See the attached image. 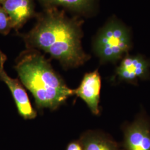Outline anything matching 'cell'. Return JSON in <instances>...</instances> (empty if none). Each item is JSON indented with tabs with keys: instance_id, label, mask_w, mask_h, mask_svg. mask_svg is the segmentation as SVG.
I'll use <instances>...</instances> for the list:
<instances>
[{
	"instance_id": "cell-1",
	"label": "cell",
	"mask_w": 150,
	"mask_h": 150,
	"mask_svg": "<svg viewBox=\"0 0 150 150\" xmlns=\"http://www.w3.org/2000/svg\"><path fill=\"white\" fill-rule=\"evenodd\" d=\"M82 23L51 8L39 17L23 39L28 49L42 50L57 59L64 69L77 67L90 59L81 45Z\"/></svg>"
},
{
	"instance_id": "cell-2",
	"label": "cell",
	"mask_w": 150,
	"mask_h": 150,
	"mask_svg": "<svg viewBox=\"0 0 150 150\" xmlns=\"http://www.w3.org/2000/svg\"><path fill=\"white\" fill-rule=\"evenodd\" d=\"M15 69L38 109L54 111L74 95V90L67 86L48 60L36 50L28 49L20 54Z\"/></svg>"
},
{
	"instance_id": "cell-3",
	"label": "cell",
	"mask_w": 150,
	"mask_h": 150,
	"mask_svg": "<svg viewBox=\"0 0 150 150\" xmlns=\"http://www.w3.org/2000/svg\"><path fill=\"white\" fill-rule=\"evenodd\" d=\"M132 48L130 31L115 17L98 31L93 42V50L101 64L117 63Z\"/></svg>"
},
{
	"instance_id": "cell-4",
	"label": "cell",
	"mask_w": 150,
	"mask_h": 150,
	"mask_svg": "<svg viewBox=\"0 0 150 150\" xmlns=\"http://www.w3.org/2000/svg\"><path fill=\"white\" fill-rule=\"evenodd\" d=\"M113 80L137 85L141 81L150 79V59L142 54H126L115 70Z\"/></svg>"
},
{
	"instance_id": "cell-5",
	"label": "cell",
	"mask_w": 150,
	"mask_h": 150,
	"mask_svg": "<svg viewBox=\"0 0 150 150\" xmlns=\"http://www.w3.org/2000/svg\"><path fill=\"white\" fill-rule=\"evenodd\" d=\"M124 150H150V117L141 112L122 128Z\"/></svg>"
},
{
	"instance_id": "cell-6",
	"label": "cell",
	"mask_w": 150,
	"mask_h": 150,
	"mask_svg": "<svg viewBox=\"0 0 150 150\" xmlns=\"http://www.w3.org/2000/svg\"><path fill=\"white\" fill-rule=\"evenodd\" d=\"M7 56L0 50V80L4 82L11 91L19 115L25 120H32L37 116L27 92L17 79L10 77L6 72L4 65Z\"/></svg>"
},
{
	"instance_id": "cell-7",
	"label": "cell",
	"mask_w": 150,
	"mask_h": 150,
	"mask_svg": "<svg viewBox=\"0 0 150 150\" xmlns=\"http://www.w3.org/2000/svg\"><path fill=\"white\" fill-rule=\"evenodd\" d=\"M102 86L101 77L98 70L86 73L79 86L74 89V95L81 98L93 115L100 113L99 103Z\"/></svg>"
},
{
	"instance_id": "cell-8",
	"label": "cell",
	"mask_w": 150,
	"mask_h": 150,
	"mask_svg": "<svg viewBox=\"0 0 150 150\" xmlns=\"http://www.w3.org/2000/svg\"><path fill=\"white\" fill-rule=\"evenodd\" d=\"M1 6L10 17L12 28L16 31L34 14L32 0H5Z\"/></svg>"
},
{
	"instance_id": "cell-9",
	"label": "cell",
	"mask_w": 150,
	"mask_h": 150,
	"mask_svg": "<svg viewBox=\"0 0 150 150\" xmlns=\"http://www.w3.org/2000/svg\"><path fill=\"white\" fill-rule=\"evenodd\" d=\"M79 141L83 150H124L109 134L100 131H87Z\"/></svg>"
},
{
	"instance_id": "cell-10",
	"label": "cell",
	"mask_w": 150,
	"mask_h": 150,
	"mask_svg": "<svg viewBox=\"0 0 150 150\" xmlns=\"http://www.w3.org/2000/svg\"><path fill=\"white\" fill-rule=\"evenodd\" d=\"M46 5L61 6L72 11H86L92 4V0H41Z\"/></svg>"
},
{
	"instance_id": "cell-11",
	"label": "cell",
	"mask_w": 150,
	"mask_h": 150,
	"mask_svg": "<svg viewBox=\"0 0 150 150\" xmlns=\"http://www.w3.org/2000/svg\"><path fill=\"white\" fill-rule=\"evenodd\" d=\"M11 28L12 27L10 17L0 5V33L4 35H7Z\"/></svg>"
},
{
	"instance_id": "cell-12",
	"label": "cell",
	"mask_w": 150,
	"mask_h": 150,
	"mask_svg": "<svg viewBox=\"0 0 150 150\" xmlns=\"http://www.w3.org/2000/svg\"><path fill=\"white\" fill-rule=\"evenodd\" d=\"M66 150H83L80 141H73L70 142L66 148Z\"/></svg>"
},
{
	"instance_id": "cell-13",
	"label": "cell",
	"mask_w": 150,
	"mask_h": 150,
	"mask_svg": "<svg viewBox=\"0 0 150 150\" xmlns=\"http://www.w3.org/2000/svg\"><path fill=\"white\" fill-rule=\"evenodd\" d=\"M4 1H5V0H0V5H1Z\"/></svg>"
}]
</instances>
